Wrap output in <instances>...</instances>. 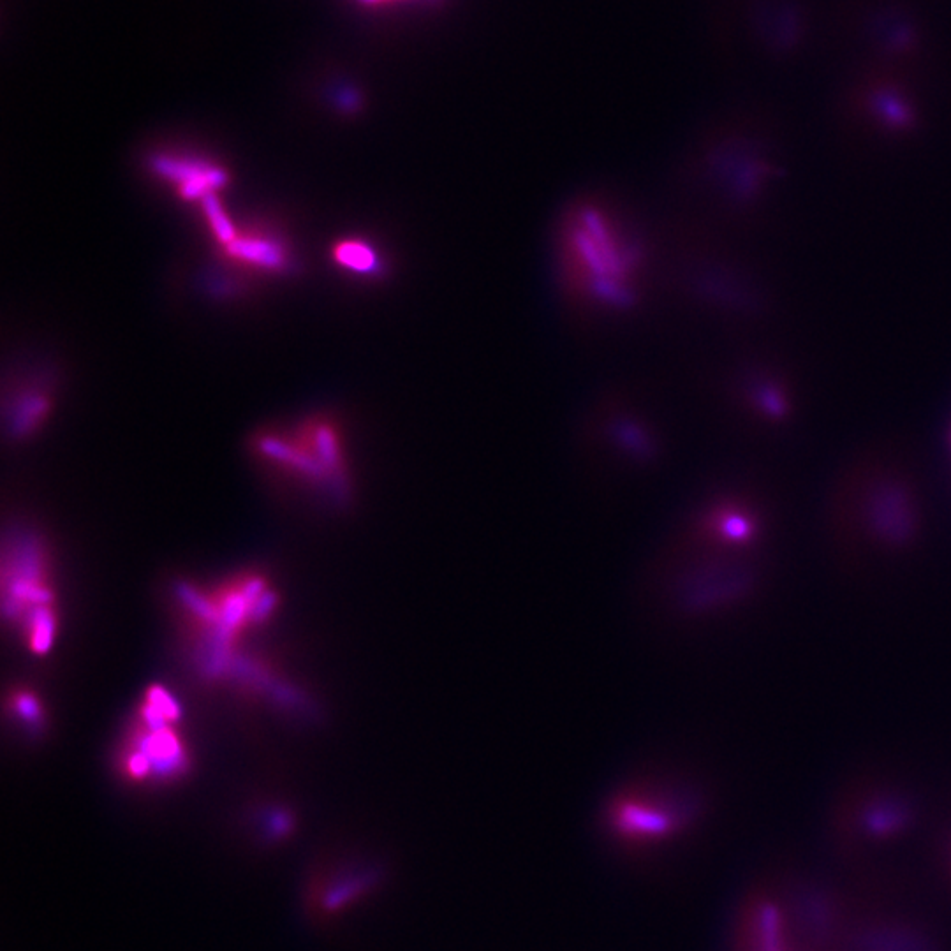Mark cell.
Masks as SVG:
<instances>
[{
  "mask_svg": "<svg viewBox=\"0 0 951 951\" xmlns=\"http://www.w3.org/2000/svg\"><path fill=\"white\" fill-rule=\"evenodd\" d=\"M562 263L569 286L598 303H622L631 296L636 256L610 217L580 208L564 229Z\"/></svg>",
  "mask_w": 951,
  "mask_h": 951,
  "instance_id": "obj_1",
  "label": "cell"
},
{
  "mask_svg": "<svg viewBox=\"0 0 951 951\" xmlns=\"http://www.w3.org/2000/svg\"><path fill=\"white\" fill-rule=\"evenodd\" d=\"M148 173L171 187L180 200L201 201L219 194L231 182L224 164L207 155L182 150H154L145 159Z\"/></svg>",
  "mask_w": 951,
  "mask_h": 951,
  "instance_id": "obj_2",
  "label": "cell"
},
{
  "mask_svg": "<svg viewBox=\"0 0 951 951\" xmlns=\"http://www.w3.org/2000/svg\"><path fill=\"white\" fill-rule=\"evenodd\" d=\"M221 251L231 265L258 275H286L295 268L288 240L270 229H240L235 240Z\"/></svg>",
  "mask_w": 951,
  "mask_h": 951,
  "instance_id": "obj_3",
  "label": "cell"
},
{
  "mask_svg": "<svg viewBox=\"0 0 951 951\" xmlns=\"http://www.w3.org/2000/svg\"><path fill=\"white\" fill-rule=\"evenodd\" d=\"M53 384L45 379H29L18 386L9 409V432L27 437L43 425L53 407Z\"/></svg>",
  "mask_w": 951,
  "mask_h": 951,
  "instance_id": "obj_4",
  "label": "cell"
},
{
  "mask_svg": "<svg viewBox=\"0 0 951 951\" xmlns=\"http://www.w3.org/2000/svg\"><path fill=\"white\" fill-rule=\"evenodd\" d=\"M136 740L133 751L140 752L148 761L150 774L157 779H171L184 772V747L168 726L150 728V733H140Z\"/></svg>",
  "mask_w": 951,
  "mask_h": 951,
  "instance_id": "obj_5",
  "label": "cell"
},
{
  "mask_svg": "<svg viewBox=\"0 0 951 951\" xmlns=\"http://www.w3.org/2000/svg\"><path fill=\"white\" fill-rule=\"evenodd\" d=\"M330 256L333 265L354 277L379 279L384 273L383 254L376 245L360 236L340 238L332 245Z\"/></svg>",
  "mask_w": 951,
  "mask_h": 951,
  "instance_id": "obj_6",
  "label": "cell"
},
{
  "mask_svg": "<svg viewBox=\"0 0 951 951\" xmlns=\"http://www.w3.org/2000/svg\"><path fill=\"white\" fill-rule=\"evenodd\" d=\"M303 443L309 446L310 451L325 465L326 471L333 476L344 474V457L340 446V432L333 421L326 418H312L303 425Z\"/></svg>",
  "mask_w": 951,
  "mask_h": 951,
  "instance_id": "obj_7",
  "label": "cell"
},
{
  "mask_svg": "<svg viewBox=\"0 0 951 951\" xmlns=\"http://www.w3.org/2000/svg\"><path fill=\"white\" fill-rule=\"evenodd\" d=\"M615 814H617V825L622 826L629 834H659L670 825V818L664 811V807H659L640 797L620 800Z\"/></svg>",
  "mask_w": 951,
  "mask_h": 951,
  "instance_id": "obj_8",
  "label": "cell"
},
{
  "mask_svg": "<svg viewBox=\"0 0 951 951\" xmlns=\"http://www.w3.org/2000/svg\"><path fill=\"white\" fill-rule=\"evenodd\" d=\"M200 207L201 214L207 222L208 231L214 238L215 245L222 249V247L231 244L238 236L240 229L236 228L235 222L229 217L226 208L222 205L219 194H212V196L205 198L201 201Z\"/></svg>",
  "mask_w": 951,
  "mask_h": 951,
  "instance_id": "obj_9",
  "label": "cell"
},
{
  "mask_svg": "<svg viewBox=\"0 0 951 951\" xmlns=\"http://www.w3.org/2000/svg\"><path fill=\"white\" fill-rule=\"evenodd\" d=\"M148 703L157 708L166 721H177L180 716L177 703L173 701L170 694L164 691L163 687L155 686L148 691Z\"/></svg>",
  "mask_w": 951,
  "mask_h": 951,
  "instance_id": "obj_10",
  "label": "cell"
},
{
  "mask_svg": "<svg viewBox=\"0 0 951 951\" xmlns=\"http://www.w3.org/2000/svg\"><path fill=\"white\" fill-rule=\"evenodd\" d=\"M13 707H15L16 714L22 717L25 723H41V716H43V714H41V707H39V701H37L32 694H16L15 700H13Z\"/></svg>",
  "mask_w": 951,
  "mask_h": 951,
  "instance_id": "obj_11",
  "label": "cell"
}]
</instances>
